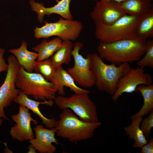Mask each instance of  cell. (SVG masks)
<instances>
[{"label":"cell","mask_w":153,"mask_h":153,"mask_svg":"<svg viewBox=\"0 0 153 153\" xmlns=\"http://www.w3.org/2000/svg\"><path fill=\"white\" fill-rule=\"evenodd\" d=\"M145 55L137 61V63L139 67L143 68L148 66L153 68V40L146 41Z\"/></svg>","instance_id":"d4e9b609"},{"label":"cell","mask_w":153,"mask_h":153,"mask_svg":"<svg viewBox=\"0 0 153 153\" xmlns=\"http://www.w3.org/2000/svg\"><path fill=\"white\" fill-rule=\"evenodd\" d=\"M93 1H94L95 0H93Z\"/></svg>","instance_id":"1f68e13d"},{"label":"cell","mask_w":153,"mask_h":153,"mask_svg":"<svg viewBox=\"0 0 153 153\" xmlns=\"http://www.w3.org/2000/svg\"><path fill=\"white\" fill-rule=\"evenodd\" d=\"M71 0L58 1L56 4L50 7H46L42 4L37 2L34 0H30L29 4L32 10L37 14L39 21L40 22H42L45 15L49 16L52 14L59 15L65 19L73 20V16L70 9Z\"/></svg>","instance_id":"5bb4252c"},{"label":"cell","mask_w":153,"mask_h":153,"mask_svg":"<svg viewBox=\"0 0 153 153\" xmlns=\"http://www.w3.org/2000/svg\"><path fill=\"white\" fill-rule=\"evenodd\" d=\"M5 51L4 49L0 48V73L7 71L8 69V64L5 62V60L3 58Z\"/></svg>","instance_id":"83f0119b"},{"label":"cell","mask_w":153,"mask_h":153,"mask_svg":"<svg viewBox=\"0 0 153 153\" xmlns=\"http://www.w3.org/2000/svg\"><path fill=\"white\" fill-rule=\"evenodd\" d=\"M136 91H139L143 97L144 103L140 110L130 118L131 119L146 115L153 109V84H140L137 87Z\"/></svg>","instance_id":"44dd1931"},{"label":"cell","mask_w":153,"mask_h":153,"mask_svg":"<svg viewBox=\"0 0 153 153\" xmlns=\"http://www.w3.org/2000/svg\"><path fill=\"white\" fill-rule=\"evenodd\" d=\"M49 81L55 85L57 92L60 95L64 96L65 94L64 86L69 88L76 94H89L90 92L77 86L72 76L62 66L57 68L56 72Z\"/></svg>","instance_id":"9a60e30c"},{"label":"cell","mask_w":153,"mask_h":153,"mask_svg":"<svg viewBox=\"0 0 153 153\" xmlns=\"http://www.w3.org/2000/svg\"><path fill=\"white\" fill-rule=\"evenodd\" d=\"M88 94H75L69 97L60 95L56 97L54 103L61 109H69L79 119L88 122H98L97 108Z\"/></svg>","instance_id":"8992f818"},{"label":"cell","mask_w":153,"mask_h":153,"mask_svg":"<svg viewBox=\"0 0 153 153\" xmlns=\"http://www.w3.org/2000/svg\"><path fill=\"white\" fill-rule=\"evenodd\" d=\"M141 153H153V138H152L141 147Z\"/></svg>","instance_id":"4316f807"},{"label":"cell","mask_w":153,"mask_h":153,"mask_svg":"<svg viewBox=\"0 0 153 153\" xmlns=\"http://www.w3.org/2000/svg\"><path fill=\"white\" fill-rule=\"evenodd\" d=\"M73 44L71 41H63L61 47L50 58L51 61L56 68L62 64H69L71 60Z\"/></svg>","instance_id":"7402d4cb"},{"label":"cell","mask_w":153,"mask_h":153,"mask_svg":"<svg viewBox=\"0 0 153 153\" xmlns=\"http://www.w3.org/2000/svg\"><path fill=\"white\" fill-rule=\"evenodd\" d=\"M55 127L56 134L70 142L75 143L92 137L95 130L101 124L100 122L90 123L80 120L70 109L63 110Z\"/></svg>","instance_id":"7a4b0ae2"},{"label":"cell","mask_w":153,"mask_h":153,"mask_svg":"<svg viewBox=\"0 0 153 153\" xmlns=\"http://www.w3.org/2000/svg\"><path fill=\"white\" fill-rule=\"evenodd\" d=\"M144 72L143 68L141 67L131 68L119 80L112 99L116 101L123 93H131L136 91L137 87L139 85L152 84V80L151 76Z\"/></svg>","instance_id":"30bf717a"},{"label":"cell","mask_w":153,"mask_h":153,"mask_svg":"<svg viewBox=\"0 0 153 153\" xmlns=\"http://www.w3.org/2000/svg\"><path fill=\"white\" fill-rule=\"evenodd\" d=\"M57 69L52 63L50 58L39 61H35L33 65L35 73L41 74L48 81L55 74Z\"/></svg>","instance_id":"cb8c5ba5"},{"label":"cell","mask_w":153,"mask_h":153,"mask_svg":"<svg viewBox=\"0 0 153 153\" xmlns=\"http://www.w3.org/2000/svg\"><path fill=\"white\" fill-rule=\"evenodd\" d=\"M83 47V44L79 42L73 44L72 56L74 64L67 71L78 84L82 87L90 88L95 85V77L91 70L92 54H88L85 58L79 53Z\"/></svg>","instance_id":"ba28073f"},{"label":"cell","mask_w":153,"mask_h":153,"mask_svg":"<svg viewBox=\"0 0 153 153\" xmlns=\"http://www.w3.org/2000/svg\"><path fill=\"white\" fill-rule=\"evenodd\" d=\"M91 54V70L95 77V84L99 90L112 95L119 80L130 70V66L128 63L118 66L114 63L108 65L103 62L98 54Z\"/></svg>","instance_id":"3957f363"},{"label":"cell","mask_w":153,"mask_h":153,"mask_svg":"<svg viewBox=\"0 0 153 153\" xmlns=\"http://www.w3.org/2000/svg\"><path fill=\"white\" fill-rule=\"evenodd\" d=\"M34 129L35 138L29 140V143L40 153H54L57 148L52 143L58 144L55 137L56 131L55 128L49 129L44 128L42 125H38Z\"/></svg>","instance_id":"4fadbf2b"},{"label":"cell","mask_w":153,"mask_h":153,"mask_svg":"<svg viewBox=\"0 0 153 153\" xmlns=\"http://www.w3.org/2000/svg\"><path fill=\"white\" fill-rule=\"evenodd\" d=\"M16 88L27 96L43 101H54L57 90L55 85L41 74L29 73L20 65L16 80Z\"/></svg>","instance_id":"277c9868"},{"label":"cell","mask_w":153,"mask_h":153,"mask_svg":"<svg viewBox=\"0 0 153 153\" xmlns=\"http://www.w3.org/2000/svg\"><path fill=\"white\" fill-rule=\"evenodd\" d=\"M126 14L120 7L118 3L112 1L99 0L96 1L90 16L95 25L109 26Z\"/></svg>","instance_id":"8fae6325"},{"label":"cell","mask_w":153,"mask_h":153,"mask_svg":"<svg viewBox=\"0 0 153 153\" xmlns=\"http://www.w3.org/2000/svg\"><path fill=\"white\" fill-rule=\"evenodd\" d=\"M140 125V128L146 139L149 137L151 130L153 127V110L150 112L149 116L142 119Z\"/></svg>","instance_id":"484cf974"},{"label":"cell","mask_w":153,"mask_h":153,"mask_svg":"<svg viewBox=\"0 0 153 153\" xmlns=\"http://www.w3.org/2000/svg\"><path fill=\"white\" fill-rule=\"evenodd\" d=\"M152 1V0H125L118 4L127 14L139 17L153 8Z\"/></svg>","instance_id":"ac0fdd59"},{"label":"cell","mask_w":153,"mask_h":153,"mask_svg":"<svg viewBox=\"0 0 153 153\" xmlns=\"http://www.w3.org/2000/svg\"><path fill=\"white\" fill-rule=\"evenodd\" d=\"M3 122V120L2 118H0V126L2 124Z\"/></svg>","instance_id":"4dcf8cb0"},{"label":"cell","mask_w":153,"mask_h":153,"mask_svg":"<svg viewBox=\"0 0 153 153\" xmlns=\"http://www.w3.org/2000/svg\"><path fill=\"white\" fill-rule=\"evenodd\" d=\"M29 110L26 107L20 105L18 113L12 116V120L16 123L11 128L10 131L13 139L23 142L35 138L31 122L33 121L34 124L36 125L37 122L31 117Z\"/></svg>","instance_id":"7c38bea8"},{"label":"cell","mask_w":153,"mask_h":153,"mask_svg":"<svg viewBox=\"0 0 153 153\" xmlns=\"http://www.w3.org/2000/svg\"><path fill=\"white\" fill-rule=\"evenodd\" d=\"M27 44L23 40L20 46L17 49L9 50L8 51L14 54L19 64L27 72H33V65L38 56V53L27 50Z\"/></svg>","instance_id":"e0dca14e"},{"label":"cell","mask_w":153,"mask_h":153,"mask_svg":"<svg viewBox=\"0 0 153 153\" xmlns=\"http://www.w3.org/2000/svg\"><path fill=\"white\" fill-rule=\"evenodd\" d=\"M146 41L137 37L109 43L100 42L97 50L102 59L119 65L139 60L145 54Z\"/></svg>","instance_id":"6da1fadb"},{"label":"cell","mask_w":153,"mask_h":153,"mask_svg":"<svg viewBox=\"0 0 153 153\" xmlns=\"http://www.w3.org/2000/svg\"><path fill=\"white\" fill-rule=\"evenodd\" d=\"M142 117H138L131 119V124L124 129L129 139L134 141L132 146L135 148H141L148 141L140 127Z\"/></svg>","instance_id":"d6986e66"},{"label":"cell","mask_w":153,"mask_h":153,"mask_svg":"<svg viewBox=\"0 0 153 153\" xmlns=\"http://www.w3.org/2000/svg\"><path fill=\"white\" fill-rule=\"evenodd\" d=\"M45 24L34 29V36L37 39L47 38L57 36L63 41H75L79 37L83 29L82 23L77 20L62 19L54 23L44 21Z\"/></svg>","instance_id":"52a82bcc"},{"label":"cell","mask_w":153,"mask_h":153,"mask_svg":"<svg viewBox=\"0 0 153 153\" xmlns=\"http://www.w3.org/2000/svg\"><path fill=\"white\" fill-rule=\"evenodd\" d=\"M7 60V73L4 81L0 87V118L9 120L5 114L4 109L14 101L21 90L16 86V75L20 65L14 55L9 56Z\"/></svg>","instance_id":"9c48e42d"},{"label":"cell","mask_w":153,"mask_h":153,"mask_svg":"<svg viewBox=\"0 0 153 153\" xmlns=\"http://www.w3.org/2000/svg\"><path fill=\"white\" fill-rule=\"evenodd\" d=\"M101 0L102 1H114L116 2L117 3H119L124 1L125 0Z\"/></svg>","instance_id":"f546056e"},{"label":"cell","mask_w":153,"mask_h":153,"mask_svg":"<svg viewBox=\"0 0 153 153\" xmlns=\"http://www.w3.org/2000/svg\"><path fill=\"white\" fill-rule=\"evenodd\" d=\"M14 101L27 108L38 115L42 120L41 123L44 124L47 128L50 129L55 128L56 122V120L53 118L49 119L45 117L39 107L40 104H46L51 107L54 104V101L48 100L41 102L37 101L29 98L27 95L21 91Z\"/></svg>","instance_id":"2e32d148"},{"label":"cell","mask_w":153,"mask_h":153,"mask_svg":"<svg viewBox=\"0 0 153 153\" xmlns=\"http://www.w3.org/2000/svg\"><path fill=\"white\" fill-rule=\"evenodd\" d=\"M28 149L29 150L27 153H36L35 150H36L35 148L33 146L32 144L29 145L28 147Z\"/></svg>","instance_id":"f1b7e54d"},{"label":"cell","mask_w":153,"mask_h":153,"mask_svg":"<svg viewBox=\"0 0 153 153\" xmlns=\"http://www.w3.org/2000/svg\"><path fill=\"white\" fill-rule=\"evenodd\" d=\"M139 17L126 14L110 25L95 24V37L105 43L135 38Z\"/></svg>","instance_id":"5b68a950"},{"label":"cell","mask_w":153,"mask_h":153,"mask_svg":"<svg viewBox=\"0 0 153 153\" xmlns=\"http://www.w3.org/2000/svg\"><path fill=\"white\" fill-rule=\"evenodd\" d=\"M137 37L147 39L153 37V8L140 16L137 27Z\"/></svg>","instance_id":"603a6c76"},{"label":"cell","mask_w":153,"mask_h":153,"mask_svg":"<svg viewBox=\"0 0 153 153\" xmlns=\"http://www.w3.org/2000/svg\"><path fill=\"white\" fill-rule=\"evenodd\" d=\"M62 41L58 37L49 41L46 39L42 41L40 44L32 48L39 54L37 61H43L51 57L61 47Z\"/></svg>","instance_id":"ffe728a7"}]
</instances>
